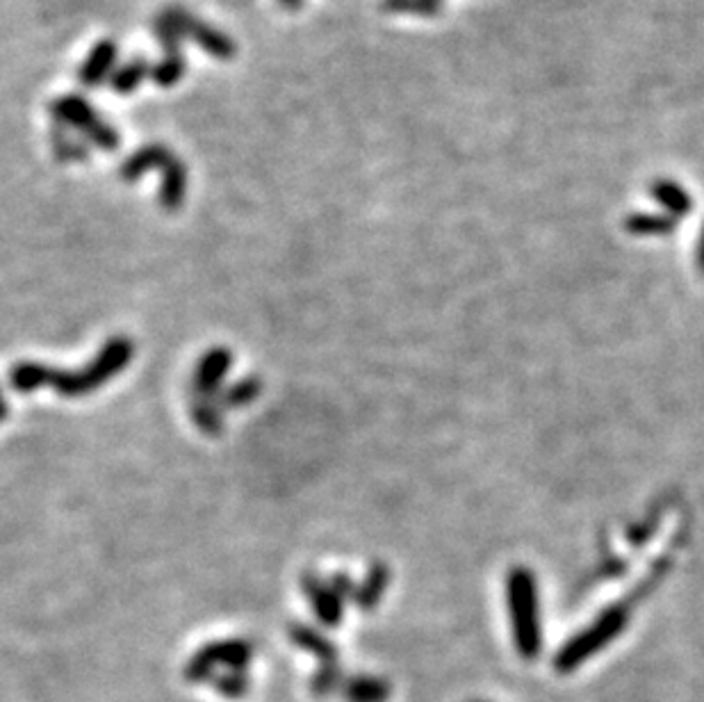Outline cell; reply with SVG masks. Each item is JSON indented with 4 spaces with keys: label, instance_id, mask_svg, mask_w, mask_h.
<instances>
[{
    "label": "cell",
    "instance_id": "obj_5",
    "mask_svg": "<svg viewBox=\"0 0 704 702\" xmlns=\"http://www.w3.org/2000/svg\"><path fill=\"white\" fill-rule=\"evenodd\" d=\"M114 60V46L110 42L101 44L92 55V62L85 64L83 69V83L87 85H98L101 83V78L105 76V71L112 67Z\"/></svg>",
    "mask_w": 704,
    "mask_h": 702
},
{
    "label": "cell",
    "instance_id": "obj_6",
    "mask_svg": "<svg viewBox=\"0 0 704 702\" xmlns=\"http://www.w3.org/2000/svg\"><path fill=\"white\" fill-rule=\"evenodd\" d=\"M383 5H386V10L390 12L431 16V14H438L442 0H386Z\"/></svg>",
    "mask_w": 704,
    "mask_h": 702
},
{
    "label": "cell",
    "instance_id": "obj_7",
    "mask_svg": "<svg viewBox=\"0 0 704 702\" xmlns=\"http://www.w3.org/2000/svg\"><path fill=\"white\" fill-rule=\"evenodd\" d=\"M386 696H388V687L376 680L356 682L354 691H351V700L354 702H383Z\"/></svg>",
    "mask_w": 704,
    "mask_h": 702
},
{
    "label": "cell",
    "instance_id": "obj_3",
    "mask_svg": "<svg viewBox=\"0 0 704 702\" xmlns=\"http://www.w3.org/2000/svg\"><path fill=\"white\" fill-rule=\"evenodd\" d=\"M650 192L652 197L670 212V217H682L693 208V199L686 194L684 187L677 185L675 181H657L650 187Z\"/></svg>",
    "mask_w": 704,
    "mask_h": 702
},
{
    "label": "cell",
    "instance_id": "obj_2",
    "mask_svg": "<svg viewBox=\"0 0 704 702\" xmlns=\"http://www.w3.org/2000/svg\"><path fill=\"white\" fill-rule=\"evenodd\" d=\"M625 620H627L625 609L607 611V614L597 620L591 630H586L584 634L568 643V648L556 657V668H559V671H572V668L579 666V661L591 657L595 650L604 648L613 636H618L622 632Z\"/></svg>",
    "mask_w": 704,
    "mask_h": 702
},
{
    "label": "cell",
    "instance_id": "obj_9",
    "mask_svg": "<svg viewBox=\"0 0 704 702\" xmlns=\"http://www.w3.org/2000/svg\"><path fill=\"white\" fill-rule=\"evenodd\" d=\"M700 263L704 267V233H702V240H700Z\"/></svg>",
    "mask_w": 704,
    "mask_h": 702
},
{
    "label": "cell",
    "instance_id": "obj_8",
    "mask_svg": "<svg viewBox=\"0 0 704 702\" xmlns=\"http://www.w3.org/2000/svg\"><path fill=\"white\" fill-rule=\"evenodd\" d=\"M281 3L288 7V10H299V5H301V0H281Z\"/></svg>",
    "mask_w": 704,
    "mask_h": 702
},
{
    "label": "cell",
    "instance_id": "obj_1",
    "mask_svg": "<svg viewBox=\"0 0 704 702\" xmlns=\"http://www.w3.org/2000/svg\"><path fill=\"white\" fill-rule=\"evenodd\" d=\"M509 600L518 648L525 657H534L540 646V632L536 609V584L529 570H513V575L509 577Z\"/></svg>",
    "mask_w": 704,
    "mask_h": 702
},
{
    "label": "cell",
    "instance_id": "obj_4",
    "mask_svg": "<svg viewBox=\"0 0 704 702\" xmlns=\"http://www.w3.org/2000/svg\"><path fill=\"white\" fill-rule=\"evenodd\" d=\"M625 228L636 235H663L675 228V219L666 215H632L627 217Z\"/></svg>",
    "mask_w": 704,
    "mask_h": 702
}]
</instances>
